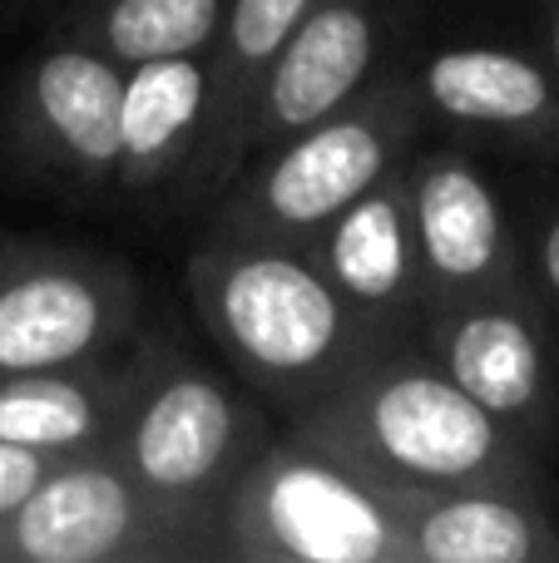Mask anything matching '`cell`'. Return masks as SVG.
<instances>
[{
  "label": "cell",
  "instance_id": "6da1fadb",
  "mask_svg": "<svg viewBox=\"0 0 559 563\" xmlns=\"http://www.w3.org/2000/svg\"><path fill=\"white\" fill-rule=\"evenodd\" d=\"M283 426L342 455L402 505L446 489H520L550 499V465L485 416L416 336L382 341Z\"/></svg>",
  "mask_w": 559,
  "mask_h": 563
},
{
  "label": "cell",
  "instance_id": "7a4b0ae2",
  "mask_svg": "<svg viewBox=\"0 0 559 563\" xmlns=\"http://www.w3.org/2000/svg\"><path fill=\"white\" fill-rule=\"evenodd\" d=\"M184 277L218 356L283 420H297L392 341V331L347 307L307 247L283 238L208 223Z\"/></svg>",
  "mask_w": 559,
  "mask_h": 563
},
{
  "label": "cell",
  "instance_id": "3957f363",
  "mask_svg": "<svg viewBox=\"0 0 559 563\" xmlns=\"http://www.w3.org/2000/svg\"><path fill=\"white\" fill-rule=\"evenodd\" d=\"M218 554L223 563H412L406 505L283 426L228 485Z\"/></svg>",
  "mask_w": 559,
  "mask_h": 563
},
{
  "label": "cell",
  "instance_id": "277c9868",
  "mask_svg": "<svg viewBox=\"0 0 559 563\" xmlns=\"http://www.w3.org/2000/svg\"><path fill=\"white\" fill-rule=\"evenodd\" d=\"M421 139L426 114L412 89V55H406L347 109L248 158L233 184L208 203L213 208L208 223L307 247L347 203L396 174L421 148Z\"/></svg>",
  "mask_w": 559,
  "mask_h": 563
},
{
  "label": "cell",
  "instance_id": "5b68a950",
  "mask_svg": "<svg viewBox=\"0 0 559 563\" xmlns=\"http://www.w3.org/2000/svg\"><path fill=\"white\" fill-rule=\"evenodd\" d=\"M273 430L267 406L238 376L154 341L134 400L105 450L158 505L218 534L228 485Z\"/></svg>",
  "mask_w": 559,
  "mask_h": 563
},
{
  "label": "cell",
  "instance_id": "8992f818",
  "mask_svg": "<svg viewBox=\"0 0 559 563\" xmlns=\"http://www.w3.org/2000/svg\"><path fill=\"white\" fill-rule=\"evenodd\" d=\"M0 563H223L218 534L134 485L109 450L69 455L0 525Z\"/></svg>",
  "mask_w": 559,
  "mask_h": 563
},
{
  "label": "cell",
  "instance_id": "52a82bcc",
  "mask_svg": "<svg viewBox=\"0 0 559 563\" xmlns=\"http://www.w3.org/2000/svg\"><path fill=\"white\" fill-rule=\"evenodd\" d=\"M119 104L124 65L55 30L10 85L0 144L35 188L69 203H105L119 178Z\"/></svg>",
  "mask_w": 559,
  "mask_h": 563
},
{
  "label": "cell",
  "instance_id": "ba28073f",
  "mask_svg": "<svg viewBox=\"0 0 559 563\" xmlns=\"http://www.w3.org/2000/svg\"><path fill=\"white\" fill-rule=\"evenodd\" d=\"M416 346L525 450H559V327L530 282L416 311Z\"/></svg>",
  "mask_w": 559,
  "mask_h": 563
},
{
  "label": "cell",
  "instance_id": "9c48e42d",
  "mask_svg": "<svg viewBox=\"0 0 559 563\" xmlns=\"http://www.w3.org/2000/svg\"><path fill=\"white\" fill-rule=\"evenodd\" d=\"M139 307L134 267L114 253L15 238L0 267V376L109 356L139 336Z\"/></svg>",
  "mask_w": 559,
  "mask_h": 563
},
{
  "label": "cell",
  "instance_id": "30bf717a",
  "mask_svg": "<svg viewBox=\"0 0 559 563\" xmlns=\"http://www.w3.org/2000/svg\"><path fill=\"white\" fill-rule=\"evenodd\" d=\"M416 25L421 0H317L257 85L248 158L366 95L386 69L412 55Z\"/></svg>",
  "mask_w": 559,
  "mask_h": 563
},
{
  "label": "cell",
  "instance_id": "8fae6325",
  "mask_svg": "<svg viewBox=\"0 0 559 563\" xmlns=\"http://www.w3.org/2000/svg\"><path fill=\"white\" fill-rule=\"evenodd\" d=\"M412 89L426 134L535 164L559 158V79L540 45L461 40L426 55L412 49Z\"/></svg>",
  "mask_w": 559,
  "mask_h": 563
},
{
  "label": "cell",
  "instance_id": "7c38bea8",
  "mask_svg": "<svg viewBox=\"0 0 559 563\" xmlns=\"http://www.w3.org/2000/svg\"><path fill=\"white\" fill-rule=\"evenodd\" d=\"M421 307L525 287L520 228L481 154L465 144L416 148L406 164Z\"/></svg>",
  "mask_w": 559,
  "mask_h": 563
},
{
  "label": "cell",
  "instance_id": "4fadbf2b",
  "mask_svg": "<svg viewBox=\"0 0 559 563\" xmlns=\"http://www.w3.org/2000/svg\"><path fill=\"white\" fill-rule=\"evenodd\" d=\"M317 0H228L208 40V109L194 158L178 174L174 194L184 208H208L248 158V114L267 65L283 55L287 35Z\"/></svg>",
  "mask_w": 559,
  "mask_h": 563
},
{
  "label": "cell",
  "instance_id": "5bb4252c",
  "mask_svg": "<svg viewBox=\"0 0 559 563\" xmlns=\"http://www.w3.org/2000/svg\"><path fill=\"white\" fill-rule=\"evenodd\" d=\"M412 164V158H406ZM406 164L347 203L322 233L307 243L317 267L327 273L342 301L362 311L372 327L392 336H412L421 311V267H416L412 238V194H406Z\"/></svg>",
  "mask_w": 559,
  "mask_h": 563
},
{
  "label": "cell",
  "instance_id": "9a60e30c",
  "mask_svg": "<svg viewBox=\"0 0 559 563\" xmlns=\"http://www.w3.org/2000/svg\"><path fill=\"white\" fill-rule=\"evenodd\" d=\"M154 341H129L95 361L0 376V440L45 455H89L114 440Z\"/></svg>",
  "mask_w": 559,
  "mask_h": 563
},
{
  "label": "cell",
  "instance_id": "2e32d148",
  "mask_svg": "<svg viewBox=\"0 0 559 563\" xmlns=\"http://www.w3.org/2000/svg\"><path fill=\"white\" fill-rule=\"evenodd\" d=\"M208 109V49L144 59L124 69L119 104V178L114 194H174L194 158Z\"/></svg>",
  "mask_w": 559,
  "mask_h": 563
},
{
  "label": "cell",
  "instance_id": "e0dca14e",
  "mask_svg": "<svg viewBox=\"0 0 559 563\" xmlns=\"http://www.w3.org/2000/svg\"><path fill=\"white\" fill-rule=\"evenodd\" d=\"M412 563H559V515L520 489H446L406 505Z\"/></svg>",
  "mask_w": 559,
  "mask_h": 563
},
{
  "label": "cell",
  "instance_id": "ac0fdd59",
  "mask_svg": "<svg viewBox=\"0 0 559 563\" xmlns=\"http://www.w3.org/2000/svg\"><path fill=\"white\" fill-rule=\"evenodd\" d=\"M228 0H65L59 35H75L114 65L208 49Z\"/></svg>",
  "mask_w": 559,
  "mask_h": 563
},
{
  "label": "cell",
  "instance_id": "d6986e66",
  "mask_svg": "<svg viewBox=\"0 0 559 563\" xmlns=\"http://www.w3.org/2000/svg\"><path fill=\"white\" fill-rule=\"evenodd\" d=\"M520 228V263H525V282L530 291L545 301V311L559 327V188L545 194L540 203L525 213Z\"/></svg>",
  "mask_w": 559,
  "mask_h": 563
},
{
  "label": "cell",
  "instance_id": "ffe728a7",
  "mask_svg": "<svg viewBox=\"0 0 559 563\" xmlns=\"http://www.w3.org/2000/svg\"><path fill=\"white\" fill-rule=\"evenodd\" d=\"M59 465V455H45V450H25L0 440V525L25 505V495Z\"/></svg>",
  "mask_w": 559,
  "mask_h": 563
},
{
  "label": "cell",
  "instance_id": "44dd1931",
  "mask_svg": "<svg viewBox=\"0 0 559 563\" xmlns=\"http://www.w3.org/2000/svg\"><path fill=\"white\" fill-rule=\"evenodd\" d=\"M530 5H535V30H540V49L559 79V0H530Z\"/></svg>",
  "mask_w": 559,
  "mask_h": 563
},
{
  "label": "cell",
  "instance_id": "7402d4cb",
  "mask_svg": "<svg viewBox=\"0 0 559 563\" xmlns=\"http://www.w3.org/2000/svg\"><path fill=\"white\" fill-rule=\"evenodd\" d=\"M59 0H0V25H15V20L35 15V10H55Z\"/></svg>",
  "mask_w": 559,
  "mask_h": 563
},
{
  "label": "cell",
  "instance_id": "603a6c76",
  "mask_svg": "<svg viewBox=\"0 0 559 563\" xmlns=\"http://www.w3.org/2000/svg\"><path fill=\"white\" fill-rule=\"evenodd\" d=\"M10 247H15V233H0V267H6V257H10Z\"/></svg>",
  "mask_w": 559,
  "mask_h": 563
}]
</instances>
